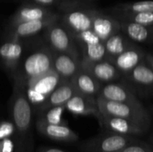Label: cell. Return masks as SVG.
Masks as SVG:
<instances>
[{
    "instance_id": "4316f807",
    "label": "cell",
    "mask_w": 153,
    "mask_h": 152,
    "mask_svg": "<svg viewBox=\"0 0 153 152\" xmlns=\"http://www.w3.org/2000/svg\"><path fill=\"white\" fill-rule=\"evenodd\" d=\"M65 109V106H57L53 107L48 110H46V114L43 119L45 122L52 125H66V123L62 119V114Z\"/></svg>"
},
{
    "instance_id": "f546056e",
    "label": "cell",
    "mask_w": 153,
    "mask_h": 152,
    "mask_svg": "<svg viewBox=\"0 0 153 152\" xmlns=\"http://www.w3.org/2000/svg\"><path fill=\"white\" fill-rule=\"evenodd\" d=\"M2 152H13V143L10 139L4 138L3 140Z\"/></svg>"
},
{
    "instance_id": "30bf717a",
    "label": "cell",
    "mask_w": 153,
    "mask_h": 152,
    "mask_svg": "<svg viewBox=\"0 0 153 152\" xmlns=\"http://www.w3.org/2000/svg\"><path fill=\"white\" fill-rule=\"evenodd\" d=\"M92 30L102 41H105L121 30L120 21L92 9Z\"/></svg>"
},
{
    "instance_id": "5bb4252c",
    "label": "cell",
    "mask_w": 153,
    "mask_h": 152,
    "mask_svg": "<svg viewBox=\"0 0 153 152\" xmlns=\"http://www.w3.org/2000/svg\"><path fill=\"white\" fill-rule=\"evenodd\" d=\"M62 81L63 79L60 75L54 69H52L44 75L27 81L23 86L25 88L31 89L35 92L48 99V97L54 91Z\"/></svg>"
},
{
    "instance_id": "2e32d148",
    "label": "cell",
    "mask_w": 153,
    "mask_h": 152,
    "mask_svg": "<svg viewBox=\"0 0 153 152\" xmlns=\"http://www.w3.org/2000/svg\"><path fill=\"white\" fill-rule=\"evenodd\" d=\"M77 93L74 86L71 81L63 80L60 84L54 90V91L48 97L46 101L39 107L41 112L57 106H65L67 101Z\"/></svg>"
},
{
    "instance_id": "7c38bea8",
    "label": "cell",
    "mask_w": 153,
    "mask_h": 152,
    "mask_svg": "<svg viewBox=\"0 0 153 152\" xmlns=\"http://www.w3.org/2000/svg\"><path fill=\"white\" fill-rule=\"evenodd\" d=\"M98 96L111 101L134 105L142 104L136 97V95L134 94V92L129 87L120 83L109 82L105 86H102Z\"/></svg>"
},
{
    "instance_id": "ba28073f",
    "label": "cell",
    "mask_w": 153,
    "mask_h": 152,
    "mask_svg": "<svg viewBox=\"0 0 153 152\" xmlns=\"http://www.w3.org/2000/svg\"><path fill=\"white\" fill-rule=\"evenodd\" d=\"M64 27L73 35L92 30V9H69L63 16Z\"/></svg>"
},
{
    "instance_id": "7a4b0ae2",
    "label": "cell",
    "mask_w": 153,
    "mask_h": 152,
    "mask_svg": "<svg viewBox=\"0 0 153 152\" xmlns=\"http://www.w3.org/2000/svg\"><path fill=\"white\" fill-rule=\"evenodd\" d=\"M137 140L138 137L104 131L99 135L81 142L80 149L83 152H120L128 144Z\"/></svg>"
},
{
    "instance_id": "5b68a950",
    "label": "cell",
    "mask_w": 153,
    "mask_h": 152,
    "mask_svg": "<svg viewBox=\"0 0 153 152\" xmlns=\"http://www.w3.org/2000/svg\"><path fill=\"white\" fill-rule=\"evenodd\" d=\"M47 39L54 52L72 55L79 58V53L72 34L64 27L56 22L47 29Z\"/></svg>"
},
{
    "instance_id": "1f68e13d",
    "label": "cell",
    "mask_w": 153,
    "mask_h": 152,
    "mask_svg": "<svg viewBox=\"0 0 153 152\" xmlns=\"http://www.w3.org/2000/svg\"><path fill=\"white\" fill-rule=\"evenodd\" d=\"M39 152H66L63 150L60 149H56V148H44L41 149Z\"/></svg>"
},
{
    "instance_id": "52a82bcc",
    "label": "cell",
    "mask_w": 153,
    "mask_h": 152,
    "mask_svg": "<svg viewBox=\"0 0 153 152\" xmlns=\"http://www.w3.org/2000/svg\"><path fill=\"white\" fill-rule=\"evenodd\" d=\"M81 68L91 74L100 82H112L120 75V71L108 60L91 61L82 58Z\"/></svg>"
},
{
    "instance_id": "603a6c76",
    "label": "cell",
    "mask_w": 153,
    "mask_h": 152,
    "mask_svg": "<svg viewBox=\"0 0 153 152\" xmlns=\"http://www.w3.org/2000/svg\"><path fill=\"white\" fill-rule=\"evenodd\" d=\"M79 45L82 48V58H86L91 61H102L107 59V52L104 41Z\"/></svg>"
},
{
    "instance_id": "ffe728a7",
    "label": "cell",
    "mask_w": 153,
    "mask_h": 152,
    "mask_svg": "<svg viewBox=\"0 0 153 152\" xmlns=\"http://www.w3.org/2000/svg\"><path fill=\"white\" fill-rule=\"evenodd\" d=\"M143 57L144 53L137 47H134L108 61L111 62L120 72L130 73L134 67L142 63Z\"/></svg>"
},
{
    "instance_id": "d4e9b609",
    "label": "cell",
    "mask_w": 153,
    "mask_h": 152,
    "mask_svg": "<svg viewBox=\"0 0 153 152\" xmlns=\"http://www.w3.org/2000/svg\"><path fill=\"white\" fill-rule=\"evenodd\" d=\"M119 13L120 20L129 21L150 26L153 24V12H143V13H132V12H117Z\"/></svg>"
},
{
    "instance_id": "d6986e66",
    "label": "cell",
    "mask_w": 153,
    "mask_h": 152,
    "mask_svg": "<svg viewBox=\"0 0 153 152\" xmlns=\"http://www.w3.org/2000/svg\"><path fill=\"white\" fill-rule=\"evenodd\" d=\"M23 46L17 39H11L0 46V59L4 65L11 69H15L22 58Z\"/></svg>"
},
{
    "instance_id": "3957f363",
    "label": "cell",
    "mask_w": 153,
    "mask_h": 152,
    "mask_svg": "<svg viewBox=\"0 0 153 152\" xmlns=\"http://www.w3.org/2000/svg\"><path fill=\"white\" fill-rule=\"evenodd\" d=\"M53 59L54 52L48 48H41L30 54L22 63L17 82L24 85L27 81L46 74L53 69Z\"/></svg>"
},
{
    "instance_id": "ac0fdd59",
    "label": "cell",
    "mask_w": 153,
    "mask_h": 152,
    "mask_svg": "<svg viewBox=\"0 0 153 152\" xmlns=\"http://www.w3.org/2000/svg\"><path fill=\"white\" fill-rule=\"evenodd\" d=\"M55 15L56 14L47 9L45 6L39 4H25L20 7L18 11L13 14L11 22V26L23 22L47 19Z\"/></svg>"
},
{
    "instance_id": "83f0119b",
    "label": "cell",
    "mask_w": 153,
    "mask_h": 152,
    "mask_svg": "<svg viewBox=\"0 0 153 152\" xmlns=\"http://www.w3.org/2000/svg\"><path fill=\"white\" fill-rule=\"evenodd\" d=\"M120 152H153V148L148 143L139 139L124 148Z\"/></svg>"
},
{
    "instance_id": "9c48e42d",
    "label": "cell",
    "mask_w": 153,
    "mask_h": 152,
    "mask_svg": "<svg viewBox=\"0 0 153 152\" xmlns=\"http://www.w3.org/2000/svg\"><path fill=\"white\" fill-rule=\"evenodd\" d=\"M38 132L47 138L60 142H75L78 141V134L66 125H52L39 119L37 122Z\"/></svg>"
},
{
    "instance_id": "484cf974",
    "label": "cell",
    "mask_w": 153,
    "mask_h": 152,
    "mask_svg": "<svg viewBox=\"0 0 153 152\" xmlns=\"http://www.w3.org/2000/svg\"><path fill=\"white\" fill-rule=\"evenodd\" d=\"M117 12H132V13H143L153 12V0H143L134 3L123 4L115 8Z\"/></svg>"
},
{
    "instance_id": "e0dca14e",
    "label": "cell",
    "mask_w": 153,
    "mask_h": 152,
    "mask_svg": "<svg viewBox=\"0 0 153 152\" xmlns=\"http://www.w3.org/2000/svg\"><path fill=\"white\" fill-rule=\"evenodd\" d=\"M78 93L97 98L102 87L101 82L82 68L70 80Z\"/></svg>"
},
{
    "instance_id": "e575fe53",
    "label": "cell",
    "mask_w": 153,
    "mask_h": 152,
    "mask_svg": "<svg viewBox=\"0 0 153 152\" xmlns=\"http://www.w3.org/2000/svg\"><path fill=\"white\" fill-rule=\"evenodd\" d=\"M152 141H153V137H152Z\"/></svg>"
},
{
    "instance_id": "d590c367",
    "label": "cell",
    "mask_w": 153,
    "mask_h": 152,
    "mask_svg": "<svg viewBox=\"0 0 153 152\" xmlns=\"http://www.w3.org/2000/svg\"><path fill=\"white\" fill-rule=\"evenodd\" d=\"M0 152H1V151H0Z\"/></svg>"
},
{
    "instance_id": "cb8c5ba5",
    "label": "cell",
    "mask_w": 153,
    "mask_h": 152,
    "mask_svg": "<svg viewBox=\"0 0 153 152\" xmlns=\"http://www.w3.org/2000/svg\"><path fill=\"white\" fill-rule=\"evenodd\" d=\"M131 79L143 86H153V70L144 63H140L131 72Z\"/></svg>"
},
{
    "instance_id": "4dcf8cb0",
    "label": "cell",
    "mask_w": 153,
    "mask_h": 152,
    "mask_svg": "<svg viewBox=\"0 0 153 152\" xmlns=\"http://www.w3.org/2000/svg\"><path fill=\"white\" fill-rule=\"evenodd\" d=\"M36 4H39L42 6H48L54 4L57 0H32Z\"/></svg>"
},
{
    "instance_id": "d6a6232c",
    "label": "cell",
    "mask_w": 153,
    "mask_h": 152,
    "mask_svg": "<svg viewBox=\"0 0 153 152\" xmlns=\"http://www.w3.org/2000/svg\"><path fill=\"white\" fill-rule=\"evenodd\" d=\"M147 61H148V63H149L150 67L153 70V56H152V55H148V56H147Z\"/></svg>"
},
{
    "instance_id": "4fadbf2b",
    "label": "cell",
    "mask_w": 153,
    "mask_h": 152,
    "mask_svg": "<svg viewBox=\"0 0 153 152\" xmlns=\"http://www.w3.org/2000/svg\"><path fill=\"white\" fill-rule=\"evenodd\" d=\"M57 14L49 17L47 19L42 20H36V21H29V22H23L17 23L15 25L12 26L11 30V39H21V38H27L31 37L39 32H40L43 30H47L51 24L56 22L57 21Z\"/></svg>"
},
{
    "instance_id": "6da1fadb",
    "label": "cell",
    "mask_w": 153,
    "mask_h": 152,
    "mask_svg": "<svg viewBox=\"0 0 153 152\" xmlns=\"http://www.w3.org/2000/svg\"><path fill=\"white\" fill-rule=\"evenodd\" d=\"M97 103L101 114L127 119L141 125L147 132L151 126V116L143 104L134 105L111 101L100 96L97 97Z\"/></svg>"
},
{
    "instance_id": "8fae6325",
    "label": "cell",
    "mask_w": 153,
    "mask_h": 152,
    "mask_svg": "<svg viewBox=\"0 0 153 152\" xmlns=\"http://www.w3.org/2000/svg\"><path fill=\"white\" fill-rule=\"evenodd\" d=\"M65 109L76 116H92L97 119L100 116L97 98L86 96L78 92L67 101Z\"/></svg>"
},
{
    "instance_id": "44dd1931",
    "label": "cell",
    "mask_w": 153,
    "mask_h": 152,
    "mask_svg": "<svg viewBox=\"0 0 153 152\" xmlns=\"http://www.w3.org/2000/svg\"><path fill=\"white\" fill-rule=\"evenodd\" d=\"M106 52H107V59L113 58L121 53L126 51L129 48L135 47L132 44V42L124 35L120 34L119 32L111 36L108 39L104 41Z\"/></svg>"
},
{
    "instance_id": "f1b7e54d",
    "label": "cell",
    "mask_w": 153,
    "mask_h": 152,
    "mask_svg": "<svg viewBox=\"0 0 153 152\" xmlns=\"http://www.w3.org/2000/svg\"><path fill=\"white\" fill-rule=\"evenodd\" d=\"M14 131V126L9 122H3L0 124V140H4L11 135Z\"/></svg>"
},
{
    "instance_id": "836d02e7",
    "label": "cell",
    "mask_w": 153,
    "mask_h": 152,
    "mask_svg": "<svg viewBox=\"0 0 153 152\" xmlns=\"http://www.w3.org/2000/svg\"><path fill=\"white\" fill-rule=\"evenodd\" d=\"M86 1H93V0H86Z\"/></svg>"
},
{
    "instance_id": "9a60e30c",
    "label": "cell",
    "mask_w": 153,
    "mask_h": 152,
    "mask_svg": "<svg viewBox=\"0 0 153 152\" xmlns=\"http://www.w3.org/2000/svg\"><path fill=\"white\" fill-rule=\"evenodd\" d=\"M53 69L63 80L70 81L81 69V60L72 55L55 52Z\"/></svg>"
},
{
    "instance_id": "277c9868",
    "label": "cell",
    "mask_w": 153,
    "mask_h": 152,
    "mask_svg": "<svg viewBox=\"0 0 153 152\" xmlns=\"http://www.w3.org/2000/svg\"><path fill=\"white\" fill-rule=\"evenodd\" d=\"M13 119L14 127L20 136L29 133L31 124V104L29 101L24 86L16 82L13 101Z\"/></svg>"
},
{
    "instance_id": "8992f818",
    "label": "cell",
    "mask_w": 153,
    "mask_h": 152,
    "mask_svg": "<svg viewBox=\"0 0 153 152\" xmlns=\"http://www.w3.org/2000/svg\"><path fill=\"white\" fill-rule=\"evenodd\" d=\"M98 120L104 131L111 132L114 133L139 137L147 133V131L141 125L121 117L104 115L100 113Z\"/></svg>"
},
{
    "instance_id": "7402d4cb",
    "label": "cell",
    "mask_w": 153,
    "mask_h": 152,
    "mask_svg": "<svg viewBox=\"0 0 153 152\" xmlns=\"http://www.w3.org/2000/svg\"><path fill=\"white\" fill-rule=\"evenodd\" d=\"M120 24L121 30H123L126 36L134 41L143 42L151 37L152 31L148 26L125 20H120Z\"/></svg>"
}]
</instances>
